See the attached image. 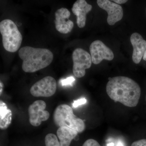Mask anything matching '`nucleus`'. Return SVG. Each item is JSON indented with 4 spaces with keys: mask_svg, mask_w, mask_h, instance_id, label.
Returning a JSON list of instances; mask_svg holds the SVG:
<instances>
[{
    "mask_svg": "<svg viewBox=\"0 0 146 146\" xmlns=\"http://www.w3.org/2000/svg\"><path fill=\"white\" fill-rule=\"evenodd\" d=\"M143 59L144 60L146 61V51L145 52V54H144L143 56Z\"/></svg>",
    "mask_w": 146,
    "mask_h": 146,
    "instance_id": "nucleus-22",
    "label": "nucleus"
},
{
    "mask_svg": "<svg viewBox=\"0 0 146 146\" xmlns=\"http://www.w3.org/2000/svg\"><path fill=\"white\" fill-rule=\"evenodd\" d=\"M131 146H146V139H143L135 141Z\"/></svg>",
    "mask_w": 146,
    "mask_h": 146,
    "instance_id": "nucleus-19",
    "label": "nucleus"
},
{
    "mask_svg": "<svg viewBox=\"0 0 146 146\" xmlns=\"http://www.w3.org/2000/svg\"><path fill=\"white\" fill-rule=\"evenodd\" d=\"M78 133L76 131L67 127L58 128L56 134L58 138L60 140V146H70L71 142Z\"/></svg>",
    "mask_w": 146,
    "mask_h": 146,
    "instance_id": "nucleus-13",
    "label": "nucleus"
},
{
    "mask_svg": "<svg viewBox=\"0 0 146 146\" xmlns=\"http://www.w3.org/2000/svg\"><path fill=\"white\" fill-rule=\"evenodd\" d=\"M0 32L6 50L11 52L18 50L22 44L23 36L15 23L9 19L3 20L0 23Z\"/></svg>",
    "mask_w": 146,
    "mask_h": 146,
    "instance_id": "nucleus-4",
    "label": "nucleus"
},
{
    "mask_svg": "<svg viewBox=\"0 0 146 146\" xmlns=\"http://www.w3.org/2000/svg\"><path fill=\"white\" fill-rule=\"evenodd\" d=\"M70 15V12L67 8H60L56 11L54 21L55 27L56 30L60 33L67 34L72 29L74 24L72 21L69 20Z\"/></svg>",
    "mask_w": 146,
    "mask_h": 146,
    "instance_id": "nucleus-10",
    "label": "nucleus"
},
{
    "mask_svg": "<svg viewBox=\"0 0 146 146\" xmlns=\"http://www.w3.org/2000/svg\"></svg>",
    "mask_w": 146,
    "mask_h": 146,
    "instance_id": "nucleus-26",
    "label": "nucleus"
},
{
    "mask_svg": "<svg viewBox=\"0 0 146 146\" xmlns=\"http://www.w3.org/2000/svg\"><path fill=\"white\" fill-rule=\"evenodd\" d=\"M107 146H114V144L113 143H111L108 144Z\"/></svg>",
    "mask_w": 146,
    "mask_h": 146,
    "instance_id": "nucleus-23",
    "label": "nucleus"
},
{
    "mask_svg": "<svg viewBox=\"0 0 146 146\" xmlns=\"http://www.w3.org/2000/svg\"><path fill=\"white\" fill-rule=\"evenodd\" d=\"M117 146H123L122 145V144L121 143H118L117 145Z\"/></svg>",
    "mask_w": 146,
    "mask_h": 146,
    "instance_id": "nucleus-24",
    "label": "nucleus"
},
{
    "mask_svg": "<svg viewBox=\"0 0 146 146\" xmlns=\"http://www.w3.org/2000/svg\"><path fill=\"white\" fill-rule=\"evenodd\" d=\"M18 54L23 60L22 69L27 73L35 72L46 68L52 62L54 58L50 50L28 46L22 47Z\"/></svg>",
    "mask_w": 146,
    "mask_h": 146,
    "instance_id": "nucleus-2",
    "label": "nucleus"
},
{
    "mask_svg": "<svg viewBox=\"0 0 146 146\" xmlns=\"http://www.w3.org/2000/svg\"><path fill=\"white\" fill-rule=\"evenodd\" d=\"M82 146H101L98 141L93 139L86 140Z\"/></svg>",
    "mask_w": 146,
    "mask_h": 146,
    "instance_id": "nucleus-17",
    "label": "nucleus"
},
{
    "mask_svg": "<svg viewBox=\"0 0 146 146\" xmlns=\"http://www.w3.org/2000/svg\"><path fill=\"white\" fill-rule=\"evenodd\" d=\"M130 42L133 47L132 60L134 63L138 64L145 52L146 41L141 34L134 33L131 36Z\"/></svg>",
    "mask_w": 146,
    "mask_h": 146,
    "instance_id": "nucleus-11",
    "label": "nucleus"
},
{
    "mask_svg": "<svg viewBox=\"0 0 146 146\" xmlns=\"http://www.w3.org/2000/svg\"><path fill=\"white\" fill-rule=\"evenodd\" d=\"M92 9V5L87 3L85 0H78L74 4L72 11L77 16V24L79 27L82 28L85 27L86 14Z\"/></svg>",
    "mask_w": 146,
    "mask_h": 146,
    "instance_id": "nucleus-12",
    "label": "nucleus"
},
{
    "mask_svg": "<svg viewBox=\"0 0 146 146\" xmlns=\"http://www.w3.org/2000/svg\"><path fill=\"white\" fill-rule=\"evenodd\" d=\"M75 79L72 76L69 77L65 79H63L60 81V84L62 86H67V85H72L73 82Z\"/></svg>",
    "mask_w": 146,
    "mask_h": 146,
    "instance_id": "nucleus-16",
    "label": "nucleus"
},
{
    "mask_svg": "<svg viewBox=\"0 0 146 146\" xmlns=\"http://www.w3.org/2000/svg\"><path fill=\"white\" fill-rule=\"evenodd\" d=\"M113 1L115 2L116 3H117L118 5H119L125 3L127 1V0H114Z\"/></svg>",
    "mask_w": 146,
    "mask_h": 146,
    "instance_id": "nucleus-20",
    "label": "nucleus"
},
{
    "mask_svg": "<svg viewBox=\"0 0 146 146\" xmlns=\"http://www.w3.org/2000/svg\"><path fill=\"white\" fill-rule=\"evenodd\" d=\"M57 84L50 76H46L35 83L30 89V93L35 97H50L55 93Z\"/></svg>",
    "mask_w": 146,
    "mask_h": 146,
    "instance_id": "nucleus-6",
    "label": "nucleus"
},
{
    "mask_svg": "<svg viewBox=\"0 0 146 146\" xmlns=\"http://www.w3.org/2000/svg\"><path fill=\"white\" fill-rule=\"evenodd\" d=\"M46 107V102L41 100L35 101L29 106V120L32 125L39 126L42 121H47L49 119L50 113L48 111L45 110Z\"/></svg>",
    "mask_w": 146,
    "mask_h": 146,
    "instance_id": "nucleus-7",
    "label": "nucleus"
},
{
    "mask_svg": "<svg viewBox=\"0 0 146 146\" xmlns=\"http://www.w3.org/2000/svg\"><path fill=\"white\" fill-rule=\"evenodd\" d=\"M46 146H60V143L56 135L53 133H48L45 138Z\"/></svg>",
    "mask_w": 146,
    "mask_h": 146,
    "instance_id": "nucleus-15",
    "label": "nucleus"
},
{
    "mask_svg": "<svg viewBox=\"0 0 146 146\" xmlns=\"http://www.w3.org/2000/svg\"><path fill=\"white\" fill-rule=\"evenodd\" d=\"M73 72L76 77L81 78L85 76L86 69L91 68L92 61L91 55L81 48L73 52Z\"/></svg>",
    "mask_w": 146,
    "mask_h": 146,
    "instance_id": "nucleus-5",
    "label": "nucleus"
},
{
    "mask_svg": "<svg viewBox=\"0 0 146 146\" xmlns=\"http://www.w3.org/2000/svg\"><path fill=\"white\" fill-rule=\"evenodd\" d=\"M53 121L58 127L65 126L76 131L78 133L85 129L84 122L74 115L72 108L67 104L58 106L53 113Z\"/></svg>",
    "mask_w": 146,
    "mask_h": 146,
    "instance_id": "nucleus-3",
    "label": "nucleus"
},
{
    "mask_svg": "<svg viewBox=\"0 0 146 146\" xmlns=\"http://www.w3.org/2000/svg\"><path fill=\"white\" fill-rule=\"evenodd\" d=\"M92 63L97 65L103 60H112L114 58L112 50L100 40H96L91 43L90 46Z\"/></svg>",
    "mask_w": 146,
    "mask_h": 146,
    "instance_id": "nucleus-8",
    "label": "nucleus"
},
{
    "mask_svg": "<svg viewBox=\"0 0 146 146\" xmlns=\"http://www.w3.org/2000/svg\"><path fill=\"white\" fill-rule=\"evenodd\" d=\"M1 90H0V94H1V95L3 91V84L2 82H1Z\"/></svg>",
    "mask_w": 146,
    "mask_h": 146,
    "instance_id": "nucleus-21",
    "label": "nucleus"
},
{
    "mask_svg": "<svg viewBox=\"0 0 146 146\" xmlns=\"http://www.w3.org/2000/svg\"><path fill=\"white\" fill-rule=\"evenodd\" d=\"M97 3L101 8L107 11V21L110 25H113L123 18V8L119 5L108 0H98Z\"/></svg>",
    "mask_w": 146,
    "mask_h": 146,
    "instance_id": "nucleus-9",
    "label": "nucleus"
},
{
    "mask_svg": "<svg viewBox=\"0 0 146 146\" xmlns=\"http://www.w3.org/2000/svg\"><path fill=\"white\" fill-rule=\"evenodd\" d=\"M106 91L110 99L129 107L136 106L141 95V88L137 82L121 76L109 78Z\"/></svg>",
    "mask_w": 146,
    "mask_h": 146,
    "instance_id": "nucleus-1",
    "label": "nucleus"
},
{
    "mask_svg": "<svg viewBox=\"0 0 146 146\" xmlns=\"http://www.w3.org/2000/svg\"></svg>",
    "mask_w": 146,
    "mask_h": 146,
    "instance_id": "nucleus-25",
    "label": "nucleus"
},
{
    "mask_svg": "<svg viewBox=\"0 0 146 146\" xmlns=\"http://www.w3.org/2000/svg\"><path fill=\"white\" fill-rule=\"evenodd\" d=\"M86 102V100L84 98L74 101V103L73 104V107L76 108L81 105L85 104Z\"/></svg>",
    "mask_w": 146,
    "mask_h": 146,
    "instance_id": "nucleus-18",
    "label": "nucleus"
},
{
    "mask_svg": "<svg viewBox=\"0 0 146 146\" xmlns=\"http://www.w3.org/2000/svg\"><path fill=\"white\" fill-rule=\"evenodd\" d=\"M12 112L7 107L4 102L0 101V128L6 129L10 125L12 121Z\"/></svg>",
    "mask_w": 146,
    "mask_h": 146,
    "instance_id": "nucleus-14",
    "label": "nucleus"
}]
</instances>
